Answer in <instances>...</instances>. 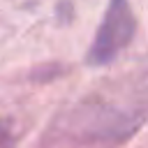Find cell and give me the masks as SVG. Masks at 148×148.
<instances>
[{
  "instance_id": "obj_2",
  "label": "cell",
  "mask_w": 148,
  "mask_h": 148,
  "mask_svg": "<svg viewBox=\"0 0 148 148\" xmlns=\"http://www.w3.org/2000/svg\"><path fill=\"white\" fill-rule=\"evenodd\" d=\"M136 35V16L130 0H109L99 28L88 46L86 62L92 67L111 65L132 44Z\"/></svg>"
},
{
  "instance_id": "obj_1",
  "label": "cell",
  "mask_w": 148,
  "mask_h": 148,
  "mask_svg": "<svg viewBox=\"0 0 148 148\" xmlns=\"http://www.w3.org/2000/svg\"><path fill=\"white\" fill-rule=\"evenodd\" d=\"M72 134L88 143H116L130 139L143 125V111L111 102H86L72 113Z\"/></svg>"
},
{
  "instance_id": "obj_3",
  "label": "cell",
  "mask_w": 148,
  "mask_h": 148,
  "mask_svg": "<svg viewBox=\"0 0 148 148\" xmlns=\"http://www.w3.org/2000/svg\"><path fill=\"white\" fill-rule=\"evenodd\" d=\"M14 146H16L14 132H12L5 123H0V148H14Z\"/></svg>"
}]
</instances>
